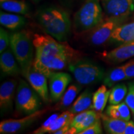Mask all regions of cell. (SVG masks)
<instances>
[{
    "instance_id": "cell-1",
    "label": "cell",
    "mask_w": 134,
    "mask_h": 134,
    "mask_svg": "<svg viewBox=\"0 0 134 134\" xmlns=\"http://www.w3.org/2000/svg\"><path fill=\"white\" fill-rule=\"evenodd\" d=\"M36 18L47 34L59 41H67L71 32V22L66 10L55 6L44 7L38 10Z\"/></svg>"
},
{
    "instance_id": "cell-2",
    "label": "cell",
    "mask_w": 134,
    "mask_h": 134,
    "mask_svg": "<svg viewBox=\"0 0 134 134\" xmlns=\"http://www.w3.org/2000/svg\"><path fill=\"white\" fill-rule=\"evenodd\" d=\"M80 58H81L80 52L74 48L55 54H35L33 66L48 78L53 72L64 70L70 63Z\"/></svg>"
},
{
    "instance_id": "cell-3",
    "label": "cell",
    "mask_w": 134,
    "mask_h": 134,
    "mask_svg": "<svg viewBox=\"0 0 134 134\" xmlns=\"http://www.w3.org/2000/svg\"><path fill=\"white\" fill-rule=\"evenodd\" d=\"M103 19L100 0H85L74 15L73 30L76 34L91 31Z\"/></svg>"
},
{
    "instance_id": "cell-4",
    "label": "cell",
    "mask_w": 134,
    "mask_h": 134,
    "mask_svg": "<svg viewBox=\"0 0 134 134\" xmlns=\"http://www.w3.org/2000/svg\"><path fill=\"white\" fill-rule=\"evenodd\" d=\"M10 47L21 68V74L24 75L33 65V38L25 31L17 32L11 34Z\"/></svg>"
},
{
    "instance_id": "cell-5",
    "label": "cell",
    "mask_w": 134,
    "mask_h": 134,
    "mask_svg": "<svg viewBox=\"0 0 134 134\" xmlns=\"http://www.w3.org/2000/svg\"><path fill=\"white\" fill-rule=\"evenodd\" d=\"M68 68L78 84L81 86L98 83L103 79L105 74L100 65L88 59L75 60L70 63Z\"/></svg>"
},
{
    "instance_id": "cell-6",
    "label": "cell",
    "mask_w": 134,
    "mask_h": 134,
    "mask_svg": "<svg viewBox=\"0 0 134 134\" xmlns=\"http://www.w3.org/2000/svg\"><path fill=\"white\" fill-rule=\"evenodd\" d=\"M42 99L29 83L20 80L16 90L15 104L16 111L29 115L40 110Z\"/></svg>"
},
{
    "instance_id": "cell-7",
    "label": "cell",
    "mask_w": 134,
    "mask_h": 134,
    "mask_svg": "<svg viewBox=\"0 0 134 134\" xmlns=\"http://www.w3.org/2000/svg\"><path fill=\"white\" fill-rule=\"evenodd\" d=\"M129 17H108L90 32L89 41L94 46H100L109 41L114 31L124 24Z\"/></svg>"
},
{
    "instance_id": "cell-8",
    "label": "cell",
    "mask_w": 134,
    "mask_h": 134,
    "mask_svg": "<svg viewBox=\"0 0 134 134\" xmlns=\"http://www.w3.org/2000/svg\"><path fill=\"white\" fill-rule=\"evenodd\" d=\"M47 110V109H40L18 119H9L3 120L0 122V133L13 134L23 131L44 115Z\"/></svg>"
},
{
    "instance_id": "cell-9",
    "label": "cell",
    "mask_w": 134,
    "mask_h": 134,
    "mask_svg": "<svg viewBox=\"0 0 134 134\" xmlns=\"http://www.w3.org/2000/svg\"><path fill=\"white\" fill-rule=\"evenodd\" d=\"M50 100L58 102L71 81V75L64 72H53L48 78Z\"/></svg>"
},
{
    "instance_id": "cell-10",
    "label": "cell",
    "mask_w": 134,
    "mask_h": 134,
    "mask_svg": "<svg viewBox=\"0 0 134 134\" xmlns=\"http://www.w3.org/2000/svg\"><path fill=\"white\" fill-rule=\"evenodd\" d=\"M23 76L26 78L34 90L38 93L43 103H48L50 100V95L47 85L48 78L46 75L35 69L32 65Z\"/></svg>"
},
{
    "instance_id": "cell-11",
    "label": "cell",
    "mask_w": 134,
    "mask_h": 134,
    "mask_svg": "<svg viewBox=\"0 0 134 134\" xmlns=\"http://www.w3.org/2000/svg\"><path fill=\"white\" fill-rule=\"evenodd\" d=\"M108 17H129L134 12V0H100Z\"/></svg>"
},
{
    "instance_id": "cell-12",
    "label": "cell",
    "mask_w": 134,
    "mask_h": 134,
    "mask_svg": "<svg viewBox=\"0 0 134 134\" xmlns=\"http://www.w3.org/2000/svg\"><path fill=\"white\" fill-rule=\"evenodd\" d=\"M134 57V41L128 42L108 52L100 53V58L105 63L117 64Z\"/></svg>"
},
{
    "instance_id": "cell-13",
    "label": "cell",
    "mask_w": 134,
    "mask_h": 134,
    "mask_svg": "<svg viewBox=\"0 0 134 134\" xmlns=\"http://www.w3.org/2000/svg\"><path fill=\"white\" fill-rule=\"evenodd\" d=\"M17 81L12 79L3 82L0 86V109L1 115L12 111Z\"/></svg>"
},
{
    "instance_id": "cell-14",
    "label": "cell",
    "mask_w": 134,
    "mask_h": 134,
    "mask_svg": "<svg viewBox=\"0 0 134 134\" xmlns=\"http://www.w3.org/2000/svg\"><path fill=\"white\" fill-rule=\"evenodd\" d=\"M0 68L3 76H18L21 68L10 46L0 56Z\"/></svg>"
},
{
    "instance_id": "cell-15",
    "label": "cell",
    "mask_w": 134,
    "mask_h": 134,
    "mask_svg": "<svg viewBox=\"0 0 134 134\" xmlns=\"http://www.w3.org/2000/svg\"><path fill=\"white\" fill-rule=\"evenodd\" d=\"M109 41L119 45L134 41V21L118 27L114 31Z\"/></svg>"
},
{
    "instance_id": "cell-16",
    "label": "cell",
    "mask_w": 134,
    "mask_h": 134,
    "mask_svg": "<svg viewBox=\"0 0 134 134\" xmlns=\"http://www.w3.org/2000/svg\"><path fill=\"white\" fill-rule=\"evenodd\" d=\"M81 90V85L73 84L68 87L63 93V96L58 100L57 104L53 107V110L60 111L69 108L74 103L75 98Z\"/></svg>"
},
{
    "instance_id": "cell-17",
    "label": "cell",
    "mask_w": 134,
    "mask_h": 134,
    "mask_svg": "<svg viewBox=\"0 0 134 134\" xmlns=\"http://www.w3.org/2000/svg\"><path fill=\"white\" fill-rule=\"evenodd\" d=\"M103 126L105 132L109 134H123L127 121L114 118L100 113Z\"/></svg>"
},
{
    "instance_id": "cell-18",
    "label": "cell",
    "mask_w": 134,
    "mask_h": 134,
    "mask_svg": "<svg viewBox=\"0 0 134 134\" xmlns=\"http://www.w3.org/2000/svg\"><path fill=\"white\" fill-rule=\"evenodd\" d=\"M93 93L90 89H86L77 98L68 110L74 114L89 110L92 108Z\"/></svg>"
},
{
    "instance_id": "cell-19",
    "label": "cell",
    "mask_w": 134,
    "mask_h": 134,
    "mask_svg": "<svg viewBox=\"0 0 134 134\" xmlns=\"http://www.w3.org/2000/svg\"><path fill=\"white\" fill-rule=\"evenodd\" d=\"M26 19L22 15L10 14L3 11L0 13V24L9 30L16 31L23 27L26 24Z\"/></svg>"
},
{
    "instance_id": "cell-20",
    "label": "cell",
    "mask_w": 134,
    "mask_h": 134,
    "mask_svg": "<svg viewBox=\"0 0 134 134\" xmlns=\"http://www.w3.org/2000/svg\"><path fill=\"white\" fill-rule=\"evenodd\" d=\"M128 80L125 73V64L110 69L105 73L103 78L104 85L108 88H112L117 83Z\"/></svg>"
},
{
    "instance_id": "cell-21",
    "label": "cell",
    "mask_w": 134,
    "mask_h": 134,
    "mask_svg": "<svg viewBox=\"0 0 134 134\" xmlns=\"http://www.w3.org/2000/svg\"><path fill=\"white\" fill-rule=\"evenodd\" d=\"M105 85H102L93 93L92 109L99 113H102L109 101L110 90H108Z\"/></svg>"
},
{
    "instance_id": "cell-22",
    "label": "cell",
    "mask_w": 134,
    "mask_h": 134,
    "mask_svg": "<svg viewBox=\"0 0 134 134\" xmlns=\"http://www.w3.org/2000/svg\"><path fill=\"white\" fill-rule=\"evenodd\" d=\"M130 113L132 112L129 107L124 101L117 104H110L108 105L105 110V114L114 118L129 121L131 117Z\"/></svg>"
},
{
    "instance_id": "cell-23",
    "label": "cell",
    "mask_w": 134,
    "mask_h": 134,
    "mask_svg": "<svg viewBox=\"0 0 134 134\" xmlns=\"http://www.w3.org/2000/svg\"><path fill=\"white\" fill-rule=\"evenodd\" d=\"M1 9L8 12L22 15L29 14V5L22 0H0Z\"/></svg>"
},
{
    "instance_id": "cell-24",
    "label": "cell",
    "mask_w": 134,
    "mask_h": 134,
    "mask_svg": "<svg viewBox=\"0 0 134 134\" xmlns=\"http://www.w3.org/2000/svg\"><path fill=\"white\" fill-rule=\"evenodd\" d=\"M75 115V114L71 113L68 110L63 112L61 114H59L57 118L53 121L52 124L48 129L47 133L53 134L55 132L61 129L62 127L71 124V122L74 118Z\"/></svg>"
},
{
    "instance_id": "cell-25",
    "label": "cell",
    "mask_w": 134,
    "mask_h": 134,
    "mask_svg": "<svg viewBox=\"0 0 134 134\" xmlns=\"http://www.w3.org/2000/svg\"><path fill=\"white\" fill-rule=\"evenodd\" d=\"M128 88L124 83L117 84L110 90L109 98V103L110 104H117L122 103L126 97Z\"/></svg>"
},
{
    "instance_id": "cell-26",
    "label": "cell",
    "mask_w": 134,
    "mask_h": 134,
    "mask_svg": "<svg viewBox=\"0 0 134 134\" xmlns=\"http://www.w3.org/2000/svg\"><path fill=\"white\" fill-rule=\"evenodd\" d=\"M100 119V113L96 112L94 110H90V113L87 115L86 118L84 119L78 127H76L77 133L80 134L84 130L86 129L89 127L91 126L93 124H94L96 121Z\"/></svg>"
},
{
    "instance_id": "cell-27",
    "label": "cell",
    "mask_w": 134,
    "mask_h": 134,
    "mask_svg": "<svg viewBox=\"0 0 134 134\" xmlns=\"http://www.w3.org/2000/svg\"><path fill=\"white\" fill-rule=\"evenodd\" d=\"M11 34H9L4 28H0V53L6 50L10 46Z\"/></svg>"
},
{
    "instance_id": "cell-28",
    "label": "cell",
    "mask_w": 134,
    "mask_h": 134,
    "mask_svg": "<svg viewBox=\"0 0 134 134\" xmlns=\"http://www.w3.org/2000/svg\"><path fill=\"white\" fill-rule=\"evenodd\" d=\"M59 115L58 113H55L52 114L48 119L45 120L44 122L38 128L32 132L33 134H43L47 133L48 129L50 127V125L52 124L53 121L57 118V117Z\"/></svg>"
},
{
    "instance_id": "cell-29",
    "label": "cell",
    "mask_w": 134,
    "mask_h": 134,
    "mask_svg": "<svg viewBox=\"0 0 134 134\" xmlns=\"http://www.w3.org/2000/svg\"><path fill=\"white\" fill-rule=\"evenodd\" d=\"M124 101L129 107L132 113L134 114V81L129 83L128 91Z\"/></svg>"
},
{
    "instance_id": "cell-30",
    "label": "cell",
    "mask_w": 134,
    "mask_h": 134,
    "mask_svg": "<svg viewBox=\"0 0 134 134\" xmlns=\"http://www.w3.org/2000/svg\"><path fill=\"white\" fill-rule=\"evenodd\" d=\"M101 119H99L94 124L84 130L80 134H101L103 133Z\"/></svg>"
},
{
    "instance_id": "cell-31",
    "label": "cell",
    "mask_w": 134,
    "mask_h": 134,
    "mask_svg": "<svg viewBox=\"0 0 134 134\" xmlns=\"http://www.w3.org/2000/svg\"><path fill=\"white\" fill-rule=\"evenodd\" d=\"M90 110H85V111L81 112V113L77 114L76 115L75 114L74 118H73V120H72L70 125H71V127H75V128L78 127V125H79L83 121L84 119L86 118L89 113H90Z\"/></svg>"
},
{
    "instance_id": "cell-32",
    "label": "cell",
    "mask_w": 134,
    "mask_h": 134,
    "mask_svg": "<svg viewBox=\"0 0 134 134\" xmlns=\"http://www.w3.org/2000/svg\"><path fill=\"white\" fill-rule=\"evenodd\" d=\"M125 69L128 80L134 78V58L125 63Z\"/></svg>"
},
{
    "instance_id": "cell-33",
    "label": "cell",
    "mask_w": 134,
    "mask_h": 134,
    "mask_svg": "<svg viewBox=\"0 0 134 134\" xmlns=\"http://www.w3.org/2000/svg\"><path fill=\"white\" fill-rule=\"evenodd\" d=\"M123 134H134V122L129 120L127 122Z\"/></svg>"
},
{
    "instance_id": "cell-34",
    "label": "cell",
    "mask_w": 134,
    "mask_h": 134,
    "mask_svg": "<svg viewBox=\"0 0 134 134\" xmlns=\"http://www.w3.org/2000/svg\"><path fill=\"white\" fill-rule=\"evenodd\" d=\"M71 128V125L70 124L65 125V126L62 127L61 129L57 130L53 134H68L69 133V130Z\"/></svg>"
},
{
    "instance_id": "cell-35",
    "label": "cell",
    "mask_w": 134,
    "mask_h": 134,
    "mask_svg": "<svg viewBox=\"0 0 134 134\" xmlns=\"http://www.w3.org/2000/svg\"><path fill=\"white\" fill-rule=\"evenodd\" d=\"M60 1L66 7L71 8L74 6L77 2H78L79 0H60Z\"/></svg>"
},
{
    "instance_id": "cell-36",
    "label": "cell",
    "mask_w": 134,
    "mask_h": 134,
    "mask_svg": "<svg viewBox=\"0 0 134 134\" xmlns=\"http://www.w3.org/2000/svg\"><path fill=\"white\" fill-rule=\"evenodd\" d=\"M32 1H34V2H35V3H38V2H40L41 0H32Z\"/></svg>"
},
{
    "instance_id": "cell-37",
    "label": "cell",
    "mask_w": 134,
    "mask_h": 134,
    "mask_svg": "<svg viewBox=\"0 0 134 134\" xmlns=\"http://www.w3.org/2000/svg\"><path fill=\"white\" fill-rule=\"evenodd\" d=\"M133 114V120H134V114Z\"/></svg>"
},
{
    "instance_id": "cell-38",
    "label": "cell",
    "mask_w": 134,
    "mask_h": 134,
    "mask_svg": "<svg viewBox=\"0 0 134 134\" xmlns=\"http://www.w3.org/2000/svg\"><path fill=\"white\" fill-rule=\"evenodd\" d=\"M133 18H134V16H133Z\"/></svg>"
}]
</instances>
